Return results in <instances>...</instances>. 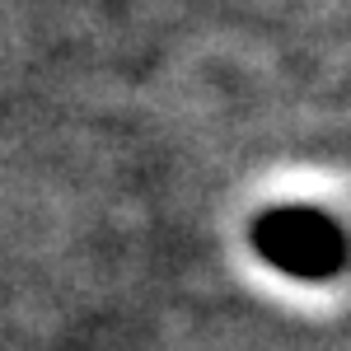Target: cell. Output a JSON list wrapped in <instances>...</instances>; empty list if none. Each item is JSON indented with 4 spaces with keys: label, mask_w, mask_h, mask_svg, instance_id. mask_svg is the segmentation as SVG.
<instances>
[{
    "label": "cell",
    "mask_w": 351,
    "mask_h": 351,
    "mask_svg": "<svg viewBox=\"0 0 351 351\" xmlns=\"http://www.w3.org/2000/svg\"><path fill=\"white\" fill-rule=\"evenodd\" d=\"M253 243L267 263L295 276H332L347 263V234L337 230V220H328L324 211H304V206L267 211L253 225Z\"/></svg>",
    "instance_id": "1"
}]
</instances>
